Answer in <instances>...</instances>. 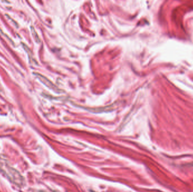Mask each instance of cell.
<instances>
[{"label":"cell","mask_w":193,"mask_h":192,"mask_svg":"<svg viewBox=\"0 0 193 192\" xmlns=\"http://www.w3.org/2000/svg\"><path fill=\"white\" fill-rule=\"evenodd\" d=\"M31 32L32 33V36H33L34 39H35V41H36L37 43H39L40 41V39L39 37L37 35V33L35 32L34 28H33V27H31Z\"/></svg>","instance_id":"3"},{"label":"cell","mask_w":193,"mask_h":192,"mask_svg":"<svg viewBox=\"0 0 193 192\" xmlns=\"http://www.w3.org/2000/svg\"><path fill=\"white\" fill-rule=\"evenodd\" d=\"M0 170L8 178V179L17 186L23 185V178L15 170L7 165L5 162L0 161Z\"/></svg>","instance_id":"1"},{"label":"cell","mask_w":193,"mask_h":192,"mask_svg":"<svg viewBox=\"0 0 193 192\" xmlns=\"http://www.w3.org/2000/svg\"><path fill=\"white\" fill-rule=\"evenodd\" d=\"M34 75H35L36 77L39 78L40 80L42 82L44 85H46L47 87L52 89L54 91H59V92H60V91H59L60 90H59V88H57L56 86L54 85L52 82L50 81L48 78H46L44 76H43L42 75H40L39 73H34Z\"/></svg>","instance_id":"2"}]
</instances>
